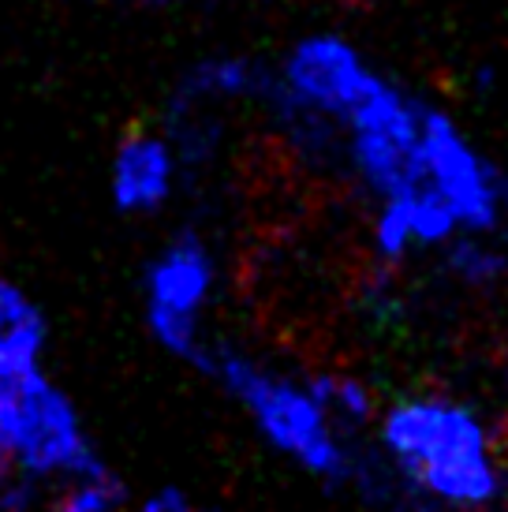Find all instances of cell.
I'll return each instance as SVG.
<instances>
[{
    "label": "cell",
    "mask_w": 508,
    "mask_h": 512,
    "mask_svg": "<svg viewBox=\"0 0 508 512\" xmlns=\"http://www.w3.org/2000/svg\"><path fill=\"white\" fill-rule=\"evenodd\" d=\"M124 501H127L124 483L105 468L86 475V479H71L68 490L53 501L49 512H120Z\"/></svg>",
    "instance_id": "cell-13"
},
{
    "label": "cell",
    "mask_w": 508,
    "mask_h": 512,
    "mask_svg": "<svg viewBox=\"0 0 508 512\" xmlns=\"http://www.w3.org/2000/svg\"><path fill=\"white\" fill-rule=\"evenodd\" d=\"M269 83H273V75L262 64H254L251 57H206L195 60L180 75L169 105H176V109H213L217 113L221 105H232V101H266Z\"/></svg>",
    "instance_id": "cell-9"
},
{
    "label": "cell",
    "mask_w": 508,
    "mask_h": 512,
    "mask_svg": "<svg viewBox=\"0 0 508 512\" xmlns=\"http://www.w3.org/2000/svg\"><path fill=\"white\" fill-rule=\"evenodd\" d=\"M340 4H352V8H359V4H370V0H340Z\"/></svg>",
    "instance_id": "cell-16"
},
{
    "label": "cell",
    "mask_w": 508,
    "mask_h": 512,
    "mask_svg": "<svg viewBox=\"0 0 508 512\" xmlns=\"http://www.w3.org/2000/svg\"><path fill=\"white\" fill-rule=\"evenodd\" d=\"M202 374L240 404L269 449H277L307 475L329 486H363V490L381 479L374 460L355 453L352 434H344L329 419L307 378H292L284 370L266 367L221 341L213 344Z\"/></svg>",
    "instance_id": "cell-2"
},
{
    "label": "cell",
    "mask_w": 508,
    "mask_h": 512,
    "mask_svg": "<svg viewBox=\"0 0 508 512\" xmlns=\"http://www.w3.org/2000/svg\"><path fill=\"white\" fill-rule=\"evenodd\" d=\"M381 512H434L430 505H385Z\"/></svg>",
    "instance_id": "cell-15"
},
{
    "label": "cell",
    "mask_w": 508,
    "mask_h": 512,
    "mask_svg": "<svg viewBox=\"0 0 508 512\" xmlns=\"http://www.w3.org/2000/svg\"><path fill=\"white\" fill-rule=\"evenodd\" d=\"M180 157L165 139V131L135 128L116 143L109 161V199L116 214L150 217L161 214L180 184Z\"/></svg>",
    "instance_id": "cell-8"
},
{
    "label": "cell",
    "mask_w": 508,
    "mask_h": 512,
    "mask_svg": "<svg viewBox=\"0 0 508 512\" xmlns=\"http://www.w3.org/2000/svg\"><path fill=\"white\" fill-rule=\"evenodd\" d=\"M441 258H445V270H449L452 281L471 288V292H490V288H497L508 277V255L490 236L460 232L441 251Z\"/></svg>",
    "instance_id": "cell-12"
},
{
    "label": "cell",
    "mask_w": 508,
    "mask_h": 512,
    "mask_svg": "<svg viewBox=\"0 0 508 512\" xmlns=\"http://www.w3.org/2000/svg\"><path fill=\"white\" fill-rule=\"evenodd\" d=\"M505 501H508V494H505Z\"/></svg>",
    "instance_id": "cell-17"
},
{
    "label": "cell",
    "mask_w": 508,
    "mask_h": 512,
    "mask_svg": "<svg viewBox=\"0 0 508 512\" xmlns=\"http://www.w3.org/2000/svg\"><path fill=\"white\" fill-rule=\"evenodd\" d=\"M49 341L45 314L23 288L0 277V389L19 382L30 370H42V352Z\"/></svg>",
    "instance_id": "cell-10"
},
{
    "label": "cell",
    "mask_w": 508,
    "mask_h": 512,
    "mask_svg": "<svg viewBox=\"0 0 508 512\" xmlns=\"http://www.w3.org/2000/svg\"><path fill=\"white\" fill-rule=\"evenodd\" d=\"M419 184L449 206L460 232L494 236L505 217V176L467 139L464 128L434 105H426L419 131Z\"/></svg>",
    "instance_id": "cell-7"
},
{
    "label": "cell",
    "mask_w": 508,
    "mask_h": 512,
    "mask_svg": "<svg viewBox=\"0 0 508 512\" xmlns=\"http://www.w3.org/2000/svg\"><path fill=\"white\" fill-rule=\"evenodd\" d=\"M314 389V397L322 400V408L329 412V419L337 423L344 434H359L367 430L370 423H378V397L359 374H348V370H322V374H311L307 378Z\"/></svg>",
    "instance_id": "cell-11"
},
{
    "label": "cell",
    "mask_w": 508,
    "mask_h": 512,
    "mask_svg": "<svg viewBox=\"0 0 508 512\" xmlns=\"http://www.w3.org/2000/svg\"><path fill=\"white\" fill-rule=\"evenodd\" d=\"M423 113L426 101L411 98L408 90H400L381 75V83L340 124V146L355 180L378 202L419 184Z\"/></svg>",
    "instance_id": "cell-6"
},
{
    "label": "cell",
    "mask_w": 508,
    "mask_h": 512,
    "mask_svg": "<svg viewBox=\"0 0 508 512\" xmlns=\"http://www.w3.org/2000/svg\"><path fill=\"white\" fill-rule=\"evenodd\" d=\"M389 471L441 512H494L505 505L508 464L479 408L449 393L400 397L378 412Z\"/></svg>",
    "instance_id": "cell-1"
},
{
    "label": "cell",
    "mask_w": 508,
    "mask_h": 512,
    "mask_svg": "<svg viewBox=\"0 0 508 512\" xmlns=\"http://www.w3.org/2000/svg\"><path fill=\"white\" fill-rule=\"evenodd\" d=\"M381 83L367 57L340 34H307L299 38L281 72L273 75L266 105L281 120L288 139L299 150H322L340 139V124L359 109V101Z\"/></svg>",
    "instance_id": "cell-3"
},
{
    "label": "cell",
    "mask_w": 508,
    "mask_h": 512,
    "mask_svg": "<svg viewBox=\"0 0 508 512\" xmlns=\"http://www.w3.org/2000/svg\"><path fill=\"white\" fill-rule=\"evenodd\" d=\"M217 292V258L202 232L180 228L146 266V329L161 352L202 374L213 344L202 329L206 307Z\"/></svg>",
    "instance_id": "cell-5"
},
{
    "label": "cell",
    "mask_w": 508,
    "mask_h": 512,
    "mask_svg": "<svg viewBox=\"0 0 508 512\" xmlns=\"http://www.w3.org/2000/svg\"><path fill=\"white\" fill-rule=\"evenodd\" d=\"M105 471L75 400L49 374L30 370L0 389V475L30 483Z\"/></svg>",
    "instance_id": "cell-4"
},
{
    "label": "cell",
    "mask_w": 508,
    "mask_h": 512,
    "mask_svg": "<svg viewBox=\"0 0 508 512\" xmlns=\"http://www.w3.org/2000/svg\"><path fill=\"white\" fill-rule=\"evenodd\" d=\"M139 512H198V505L184 486L165 483V486H157V490H150V494L142 498Z\"/></svg>",
    "instance_id": "cell-14"
}]
</instances>
